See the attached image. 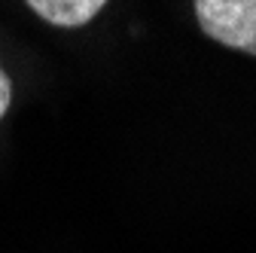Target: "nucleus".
<instances>
[{"instance_id":"obj_1","label":"nucleus","mask_w":256,"mask_h":253,"mask_svg":"<svg viewBox=\"0 0 256 253\" xmlns=\"http://www.w3.org/2000/svg\"><path fill=\"white\" fill-rule=\"evenodd\" d=\"M198 28L220 46L256 55V0H192Z\"/></svg>"},{"instance_id":"obj_2","label":"nucleus","mask_w":256,"mask_h":253,"mask_svg":"<svg viewBox=\"0 0 256 253\" xmlns=\"http://www.w3.org/2000/svg\"><path fill=\"white\" fill-rule=\"evenodd\" d=\"M43 22L58 28H82L104 10L107 0H24Z\"/></svg>"},{"instance_id":"obj_3","label":"nucleus","mask_w":256,"mask_h":253,"mask_svg":"<svg viewBox=\"0 0 256 253\" xmlns=\"http://www.w3.org/2000/svg\"><path fill=\"white\" fill-rule=\"evenodd\" d=\"M10 104H12V82H10V76H6V70H4V64H0V119L6 116Z\"/></svg>"}]
</instances>
